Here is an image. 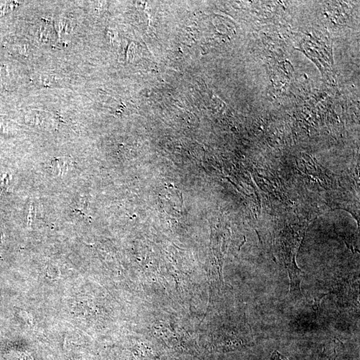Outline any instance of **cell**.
Returning a JSON list of instances; mask_svg holds the SVG:
<instances>
[{"instance_id":"cell-1","label":"cell","mask_w":360,"mask_h":360,"mask_svg":"<svg viewBox=\"0 0 360 360\" xmlns=\"http://www.w3.org/2000/svg\"><path fill=\"white\" fill-rule=\"evenodd\" d=\"M56 33L60 39L67 38L73 31L72 23L65 17L58 19L56 22Z\"/></svg>"},{"instance_id":"cell-2","label":"cell","mask_w":360,"mask_h":360,"mask_svg":"<svg viewBox=\"0 0 360 360\" xmlns=\"http://www.w3.org/2000/svg\"><path fill=\"white\" fill-rule=\"evenodd\" d=\"M53 35V31L48 26H42L41 28L39 29L38 32L39 40L44 44L52 42L54 38Z\"/></svg>"},{"instance_id":"cell-3","label":"cell","mask_w":360,"mask_h":360,"mask_svg":"<svg viewBox=\"0 0 360 360\" xmlns=\"http://www.w3.org/2000/svg\"><path fill=\"white\" fill-rule=\"evenodd\" d=\"M271 360H288L285 357L282 356L281 354H279L278 352H274L271 358Z\"/></svg>"}]
</instances>
